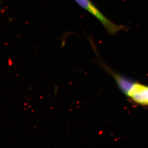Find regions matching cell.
Masks as SVG:
<instances>
[{"label": "cell", "instance_id": "3957f363", "mask_svg": "<svg viewBox=\"0 0 148 148\" xmlns=\"http://www.w3.org/2000/svg\"><path fill=\"white\" fill-rule=\"evenodd\" d=\"M113 75L120 88L125 95H127L135 82H132L129 79H126L123 77L118 75L114 73Z\"/></svg>", "mask_w": 148, "mask_h": 148}, {"label": "cell", "instance_id": "7a4b0ae2", "mask_svg": "<svg viewBox=\"0 0 148 148\" xmlns=\"http://www.w3.org/2000/svg\"><path fill=\"white\" fill-rule=\"evenodd\" d=\"M126 95L138 104L148 106V86L135 82Z\"/></svg>", "mask_w": 148, "mask_h": 148}, {"label": "cell", "instance_id": "6da1fadb", "mask_svg": "<svg viewBox=\"0 0 148 148\" xmlns=\"http://www.w3.org/2000/svg\"><path fill=\"white\" fill-rule=\"evenodd\" d=\"M82 8L95 17L103 25L106 31L111 35L116 34L126 27L115 24L105 16L90 0H74Z\"/></svg>", "mask_w": 148, "mask_h": 148}]
</instances>
